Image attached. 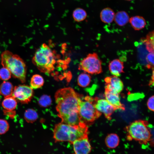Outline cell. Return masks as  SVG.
<instances>
[{"label":"cell","mask_w":154,"mask_h":154,"mask_svg":"<svg viewBox=\"0 0 154 154\" xmlns=\"http://www.w3.org/2000/svg\"><path fill=\"white\" fill-rule=\"evenodd\" d=\"M81 96L71 88L60 89L55 93V98L58 116L61 119L78 112Z\"/></svg>","instance_id":"6da1fadb"},{"label":"cell","mask_w":154,"mask_h":154,"mask_svg":"<svg viewBox=\"0 0 154 154\" xmlns=\"http://www.w3.org/2000/svg\"><path fill=\"white\" fill-rule=\"evenodd\" d=\"M88 133L87 126L81 121L74 125L61 122L55 125L53 138L56 142L68 141L72 144L75 140L88 136Z\"/></svg>","instance_id":"7a4b0ae2"},{"label":"cell","mask_w":154,"mask_h":154,"mask_svg":"<svg viewBox=\"0 0 154 154\" xmlns=\"http://www.w3.org/2000/svg\"><path fill=\"white\" fill-rule=\"evenodd\" d=\"M1 64L7 68L14 78L23 83L25 82L27 73L26 64L19 55L7 50L3 51L1 55Z\"/></svg>","instance_id":"3957f363"},{"label":"cell","mask_w":154,"mask_h":154,"mask_svg":"<svg viewBox=\"0 0 154 154\" xmlns=\"http://www.w3.org/2000/svg\"><path fill=\"white\" fill-rule=\"evenodd\" d=\"M32 62L41 72L49 74L54 68V53L48 46L44 43L36 52Z\"/></svg>","instance_id":"277c9868"},{"label":"cell","mask_w":154,"mask_h":154,"mask_svg":"<svg viewBox=\"0 0 154 154\" xmlns=\"http://www.w3.org/2000/svg\"><path fill=\"white\" fill-rule=\"evenodd\" d=\"M148 122L141 120L135 121L126 127L128 140H134L141 144H146L151 140V134Z\"/></svg>","instance_id":"5b68a950"},{"label":"cell","mask_w":154,"mask_h":154,"mask_svg":"<svg viewBox=\"0 0 154 154\" xmlns=\"http://www.w3.org/2000/svg\"><path fill=\"white\" fill-rule=\"evenodd\" d=\"M94 98L88 96L81 97L79 102L78 113L80 121L87 126L91 125L102 114L96 108Z\"/></svg>","instance_id":"8992f818"},{"label":"cell","mask_w":154,"mask_h":154,"mask_svg":"<svg viewBox=\"0 0 154 154\" xmlns=\"http://www.w3.org/2000/svg\"><path fill=\"white\" fill-rule=\"evenodd\" d=\"M102 64L97 53H90L81 61L78 69L89 74H98L102 72Z\"/></svg>","instance_id":"52a82bcc"},{"label":"cell","mask_w":154,"mask_h":154,"mask_svg":"<svg viewBox=\"0 0 154 154\" xmlns=\"http://www.w3.org/2000/svg\"><path fill=\"white\" fill-rule=\"evenodd\" d=\"M34 92L30 86L19 85L14 87L12 96L17 101L23 104H27L31 100Z\"/></svg>","instance_id":"ba28073f"},{"label":"cell","mask_w":154,"mask_h":154,"mask_svg":"<svg viewBox=\"0 0 154 154\" xmlns=\"http://www.w3.org/2000/svg\"><path fill=\"white\" fill-rule=\"evenodd\" d=\"M94 105L96 110L101 114L103 113L108 120H110L111 116L115 109L106 99L94 98Z\"/></svg>","instance_id":"9c48e42d"},{"label":"cell","mask_w":154,"mask_h":154,"mask_svg":"<svg viewBox=\"0 0 154 154\" xmlns=\"http://www.w3.org/2000/svg\"><path fill=\"white\" fill-rule=\"evenodd\" d=\"M72 144L75 154H89L92 150L88 136L75 140Z\"/></svg>","instance_id":"30bf717a"},{"label":"cell","mask_w":154,"mask_h":154,"mask_svg":"<svg viewBox=\"0 0 154 154\" xmlns=\"http://www.w3.org/2000/svg\"><path fill=\"white\" fill-rule=\"evenodd\" d=\"M104 81L105 89L119 94L123 89V83L118 77L113 75L107 76L105 78Z\"/></svg>","instance_id":"8fae6325"},{"label":"cell","mask_w":154,"mask_h":154,"mask_svg":"<svg viewBox=\"0 0 154 154\" xmlns=\"http://www.w3.org/2000/svg\"><path fill=\"white\" fill-rule=\"evenodd\" d=\"M104 95L106 99L115 110H125V107L120 102L118 94L105 89Z\"/></svg>","instance_id":"7c38bea8"},{"label":"cell","mask_w":154,"mask_h":154,"mask_svg":"<svg viewBox=\"0 0 154 154\" xmlns=\"http://www.w3.org/2000/svg\"><path fill=\"white\" fill-rule=\"evenodd\" d=\"M108 68L110 73L113 76L119 77L124 72L123 63L118 59L110 61L109 64Z\"/></svg>","instance_id":"4fadbf2b"},{"label":"cell","mask_w":154,"mask_h":154,"mask_svg":"<svg viewBox=\"0 0 154 154\" xmlns=\"http://www.w3.org/2000/svg\"><path fill=\"white\" fill-rule=\"evenodd\" d=\"M115 13L111 9L106 8L102 10L100 13L101 20L105 23H111L114 19Z\"/></svg>","instance_id":"5bb4252c"},{"label":"cell","mask_w":154,"mask_h":154,"mask_svg":"<svg viewBox=\"0 0 154 154\" xmlns=\"http://www.w3.org/2000/svg\"><path fill=\"white\" fill-rule=\"evenodd\" d=\"M129 22L132 27L136 30H139L143 28L146 23L145 19L139 16H133L129 18Z\"/></svg>","instance_id":"9a60e30c"},{"label":"cell","mask_w":154,"mask_h":154,"mask_svg":"<svg viewBox=\"0 0 154 154\" xmlns=\"http://www.w3.org/2000/svg\"><path fill=\"white\" fill-rule=\"evenodd\" d=\"M14 88L11 82L4 81L0 85V94L4 97L12 96Z\"/></svg>","instance_id":"2e32d148"},{"label":"cell","mask_w":154,"mask_h":154,"mask_svg":"<svg viewBox=\"0 0 154 154\" xmlns=\"http://www.w3.org/2000/svg\"><path fill=\"white\" fill-rule=\"evenodd\" d=\"M129 18L127 13L124 11H119L115 14L114 21L119 26L125 25L129 22Z\"/></svg>","instance_id":"e0dca14e"},{"label":"cell","mask_w":154,"mask_h":154,"mask_svg":"<svg viewBox=\"0 0 154 154\" xmlns=\"http://www.w3.org/2000/svg\"><path fill=\"white\" fill-rule=\"evenodd\" d=\"M17 105V100L13 96L5 97L2 103L3 108L8 111H12L15 110Z\"/></svg>","instance_id":"ac0fdd59"},{"label":"cell","mask_w":154,"mask_h":154,"mask_svg":"<svg viewBox=\"0 0 154 154\" xmlns=\"http://www.w3.org/2000/svg\"><path fill=\"white\" fill-rule=\"evenodd\" d=\"M119 139L118 136L115 133H111L106 136L105 143L106 146L110 148L114 149L119 145Z\"/></svg>","instance_id":"d6986e66"},{"label":"cell","mask_w":154,"mask_h":154,"mask_svg":"<svg viewBox=\"0 0 154 154\" xmlns=\"http://www.w3.org/2000/svg\"><path fill=\"white\" fill-rule=\"evenodd\" d=\"M44 82L43 78L41 76L38 74H35L31 78L30 87L32 89H38L43 86Z\"/></svg>","instance_id":"ffe728a7"},{"label":"cell","mask_w":154,"mask_h":154,"mask_svg":"<svg viewBox=\"0 0 154 154\" xmlns=\"http://www.w3.org/2000/svg\"><path fill=\"white\" fill-rule=\"evenodd\" d=\"M144 42L147 50L150 52L154 53V30L147 35Z\"/></svg>","instance_id":"44dd1931"},{"label":"cell","mask_w":154,"mask_h":154,"mask_svg":"<svg viewBox=\"0 0 154 154\" xmlns=\"http://www.w3.org/2000/svg\"><path fill=\"white\" fill-rule=\"evenodd\" d=\"M91 81V77L88 73H82L78 76L77 82L80 87H85L88 86Z\"/></svg>","instance_id":"7402d4cb"},{"label":"cell","mask_w":154,"mask_h":154,"mask_svg":"<svg viewBox=\"0 0 154 154\" xmlns=\"http://www.w3.org/2000/svg\"><path fill=\"white\" fill-rule=\"evenodd\" d=\"M38 115L35 110L32 109L26 110L24 114V118L25 121L29 123H33L37 119Z\"/></svg>","instance_id":"603a6c76"},{"label":"cell","mask_w":154,"mask_h":154,"mask_svg":"<svg viewBox=\"0 0 154 154\" xmlns=\"http://www.w3.org/2000/svg\"><path fill=\"white\" fill-rule=\"evenodd\" d=\"M87 13L83 9L81 8L76 9L73 11V16L74 20L80 22L84 20L86 17Z\"/></svg>","instance_id":"cb8c5ba5"},{"label":"cell","mask_w":154,"mask_h":154,"mask_svg":"<svg viewBox=\"0 0 154 154\" xmlns=\"http://www.w3.org/2000/svg\"><path fill=\"white\" fill-rule=\"evenodd\" d=\"M38 103L40 107L43 108L47 107L51 105L52 100L50 96L44 95L39 99Z\"/></svg>","instance_id":"d4e9b609"},{"label":"cell","mask_w":154,"mask_h":154,"mask_svg":"<svg viewBox=\"0 0 154 154\" xmlns=\"http://www.w3.org/2000/svg\"><path fill=\"white\" fill-rule=\"evenodd\" d=\"M12 75L10 71L7 68L3 67L0 69V79L4 81L10 79Z\"/></svg>","instance_id":"484cf974"},{"label":"cell","mask_w":154,"mask_h":154,"mask_svg":"<svg viewBox=\"0 0 154 154\" xmlns=\"http://www.w3.org/2000/svg\"><path fill=\"white\" fill-rule=\"evenodd\" d=\"M9 127V123L6 120L0 119V135L6 133L8 131Z\"/></svg>","instance_id":"4316f807"},{"label":"cell","mask_w":154,"mask_h":154,"mask_svg":"<svg viewBox=\"0 0 154 154\" xmlns=\"http://www.w3.org/2000/svg\"><path fill=\"white\" fill-rule=\"evenodd\" d=\"M146 60L147 63V67L148 68H154V53L150 52L147 55Z\"/></svg>","instance_id":"83f0119b"},{"label":"cell","mask_w":154,"mask_h":154,"mask_svg":"<svg viewBox=\"0 0 154 154\" xmlns=\"http://www.w3.org/2000/svg\"><path fill=\"white\" fill-rule=\"evenodd\" d=\"M147 106L149 110L154 112V95L149 98L147 101Z\"/></svg>","instance_id":"f1b7e54d"},{"label":"cell","mask_w":154,"mask_h":154,"mask_svg":"<svg viewBox=\"0 0 154 154\" xmlns=\"http://www.w3.org/2000/svg\"><path fill=\"white\" fill-rule=\"evenodd\" d=\"M152 69V75L149 84L154 87V68Z\"/></svg>","instance_id":"f546056e"},{"label":"cell","mask_w":154,"mask_h":154,"mask_svg":"<svg viewBox=\"0 0 154 154\" xmlns=\"http://www.w3.org/2000/svg\"><path fill=\"white\" fill-rule=\"evenodd\" d=\"M125 0L128 1H131V0Z\"/></svg>","instance_id":"4dcf8cb0"},{"label":"cell","mask_w":154,"mask_h":154,"mask_svg":"<svg viewBox=\"0 0 154 154\" xmlns=\"http://www.w3.org/2000/svg\"></svg>","instance_id":"1f68e13d"}]
</instances>
